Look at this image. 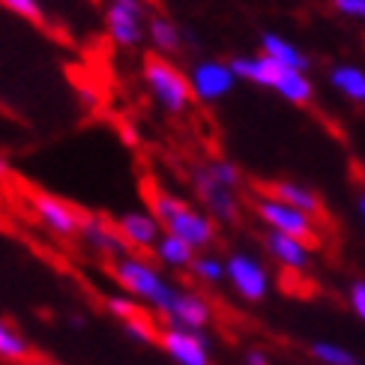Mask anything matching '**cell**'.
I'll return each mask as SVG.
<instances>
[{"instance_id":"cell-1","label":"cell","mask_w":365,"mask_h":365,"mask_svg":"<svg viewBox=\"0 0 365 365\" xmlns=\"http://www.w3.org/2000/svg\"><path fill=\"white\" fill-rule=\"evenodd\" d=\"M147 201H150L147 212L162 225L165 234L182 240L195 252H201V249H207V246L216 242V222H212L207 212L192 210L186 201H180L177 195L165 192L159 186H153L147 192Z\"/></svg>"},{"instance_id":"cell-2","label":"cell","mask_w":365,"mask_h":365,"mask_svg":"<svg viewBox=\"0 0 365 365\" xmlns=\"http://www.w3.org/2000/svg\"><path fill=\"white\" fill-rule=\"evenodd\" d=\"M111 272H114L117 284L126 291V297H132L135 302H144V306H150L156 314L168 312L171 299L180 291V287L165 279L153 264L144 261L141 255H132V252L117 257L111 264Z\"/></svg>"},{"instance_id":"cell-3","label":"cell","mask_w":365,"mask_h":365,"mask_svg":"<svg viewBox=\"0 0 365 365\" xmlns=\"http://www.w3.org/2000/svg\"><path fill=\"white\" fill-rule=\"evenodd\" d=\"M144 81L150 87V93H153V99L168 114H182V111L189 108V102H192L189 78L174 63H168L165 57H153V54H150L144 60Z\"/></svg>"},{"instance_id":"cell-4","label":"cell","mask_w":365,"mask_h":365,"mask_svg":"<svg viewBox=\"0 0 365 365\" xmlns=\"http://www.w3.org/2000/svg\"><path fill=\"white\" fill-rule=\"evenodd\" d=\"M255 212H257V219L269 227V231L294 237V240L306 242V246H312V249L317 246V240H321L317 219H312V216H306V212H299V210L287 207L282 201H272V197H267V195L255 197Z\"/></svg>"},{"instance_id":"cell-5","label":"cell","mask_w":365,"mask_h":365,"mask_svg":"<svg viewBox=\"0 0 365 365\" xmlns=\"http://www.w3.org/2000/svg\"><path fill=\"white\" fill-rule=\"evenodd\" d=\"M225 279L246 302H261L269 294V272L257 257L237 252L225 261Z\"/></svg>"},{"instance_id":"cell-6","label":"cell","mask_w":365,"mask_h":365,"mask_svg":"<svg viewBox=\"0 0 365 365\" xmlns=\"http://www.w3.org/2000/svg\"><path fill=\"white\" fill-rule=\"evenodd\" d=\"M30 210L34 216L39 219V225L45 231H51L54 237H78V227H81V212L75 210L72 204L60 201V197L48 195V192H36L30 197Z\"/></svg>"},{"instance_id":"cell-7","label":"cell","mask_w":365,"mask_h":365,"mask_svg":"<svg viewBox=\"0 0 365 365\" xmlns=\"http://www.w3.org/2000/svg\"><path fill=\"white\" fill-rule=\"evenodd\" d=\"M162 351L171 356L177 365H210V339L204 332H192V329H177V327H165L159 332Z\"/></svg>"},{"instance_id":"cell-8","label":"cell","mask_w":365,"mask_h":365,"mask_svg":"<svg viewBox=\"0 0 365 365\" xmlns=\"http://www.w3.org/2000/svg\"><path fill=\"white\" fill-rule=\"evenodd\" d=\"M192 182H195V192L201 195L204 207L216 216L219 222H237L240 219V201H237V192L222 186V182L207 171V165H197L192 168Z\"/></svg>"},{"instance_id":"cell-9","label":"cell","mask_w":365,"mask_h":365,"mask_svg":"<svg viewBox=\"0 0 365 365\" xmlns=\"http://www.w3.org/2000/svg\"><path fill=\"white\" fill-rule=\"evenodd\" d=\"M165 324L177 327V329H192V332H204L212 321V309L210 302L195 294V291H177V297L171 299L168 312L162 314Z\"/></svg>"},{"instance_id":"cell-10","label":"cell","mask_w":365,"mask_h":365,"mask_svg":"<svg viewBox=\"0 0 365 365\" xmlns=\"http://www.w3.org/2000/svg\"><path fill=\"white\" fill-rule=\"evenodd\" d=\"M114 227H117V234L123 237V242L129 246V252L132 249H138V252H153V246H156V240L162 237V225L150 216L147 210H129V212H123L117 222H114Z\"/></svg>"},{"instance_id":"cell-11","label":"cell","mask_w":365,"mask_h":365,"mask_svg":"<svg viewBox=\"0 0 365 365\" xmlns=\"http://www.w3.org/2000/svg\"><path fill=\"white\" fill-rule=\"evenodd\" d=\"M231 87H234V75H231V69H227L225 63H216V60H204V63H197L192 69V78H189L192 99L216 102Z\"/></svg>"},{"instance_id":"cell-12","label":"cell","mask_w":365,"mask_h":365,"mask_svg":"<svg viewBox=\"0 0 365 365\" xmlns=\"http://www.w3.org/2000/svg\"><path fill=\"white\" fill-rule=\"evenodd\" d=\"M78 237H81L96 255L111 257V261H117V257L129 255V246L123 242V237L117 234V227H114L111 222L99 219V216H81Z\"/></svg>"},{"instance_id":"cell-13","label":"cell","mask_w":365,"mask_h":365,"mask_svg":"<svg viewBox=\"0 0 365 365\" xmlns=\"http://www.w3.org/2000/svg\"><path fill=\"white\" fill-rule=\"evenodd\" d=\"M257 189H264V195L272 197V201H282V204H287V207L306 212V216H312V219H321V216H324V201H321V197H317L312 189L299 186V182L276 180V182H264V186H257Z\"/></svg>"},{"instance_id":"cell-14","label":"cell","mask_w":365,"mask_h":365,"mask_svg":"<svg viewBox=\"0 0 365 365\" xmlns=\"http://www.w3.org/2000/svg\"><path fill=\"white\" fill-rule=\"evenodd\" d=\"M264 249L269 252V257L279 267L291 269V272H306L312 267V246H306V242H299L294 237L267 231L264 234Z\"/></svg>"},{"instance_id":"cell-15","label":"cell","mask_w":365,"mask_h":365,"mask_svg":"<svg viewBox=\"0 0 365 365\" xmlns=\"http://www.w3.org/2000/svg\"><path fill=\"white\" fill-rule=\"evenodd\" d=\"M141 19L144 15H138V12L108 4V9H105V27H108L111 42L120 45V48H135V45H141V39H144Z\"/></svg>"},{"instance_id":"cell-16","label":"cell","mask_w":365,"mask_h":365,"mask_svg":"<svg viewBox=\"0 0 365 365\" xmlns=\"http://www.w3.org/2000/svg\"><path fill=\"white\" fill-rule=\"evenodd\" d=\"M227 69H231L234 78L240 75V78H249L261 87H276L279 75H282V66L272 63L269 57H234L231 63H227Z\"/></svg>"},{"instance_id":"cell-17","label":"cell","mask_w":365,"mask_h":365,"mask_svg":"<svg viewBox=\"0 0 365 365\" xmlns=\"http://www.w3.org/2000/svg\"><path fill=\"white\" fill-rule=\"evenodd\" d=\"M261 45H264V57H269L272 63H279L282 69H291V72H302V75H306L309 57L302 54L299 48H294L287 39H282L276 34H264Z\"/></svg>"},{"instance_id":"cell-18","label":"cell","mask_w":365,"mask_h":365,"mask_svg":"<svg viewBox=\"0 0 365 365\" xmlns=\"http://www.w3.org/2000/svg\"><path fill=\"white\" fill-rule=\"evenodd\" d=\"M153 255H156V261L165 264L168 269H189L197 252L192 246H186L182 240L162 231V237L156 240V246H153Z\"/></svg>"},{"instance_id":"cell-19","label":"cell","mask_w":365,"mask_h":365,"mask_svg":"<svg viewBox=\"0 0 365 365\" xmlns=\"http://www.w3.org/2000/svg\"><path fill=\"white\" fill-rule=\"evenodd\" d=\"M276 90H279V93H282L287 102H297V105H306V102H312V96H314L312 81H309L302 72H291V69H282L279 81H276Z\"/></svg>"},{"instance_id":"cell-20","label":"cell","mask_w":365,"mask_h":365,"mask_svg":"<svg viewBox=\"0 0 365 365\" xmlns=\"http://www.w3.org/2000/svg\"><path fill=\"white\" fill-rule=\"evenodd\" d=\"M329 81L336 90L354 102H365V72L356 66H336L329 72Z\"/></svg>"},{"instance_id":"cell-21","label":"cell","mask_w":365,"mask_h":365,"mask_svg":"<svg viewBox=\"0 0 365 365\" xmlns=\"http://www.w3.org/2000/svg\"><path fill=\"white\" fill-rule=\"evenodd\" d=\"M27 356H30V341L9 321L0 317V359H6V362H24Z\"/></svg>"},{"instance_id":"cell-22","label":"cell","mask_w":365,"mask_h":365,"mask_svg":"<svg viewBox=\"0 0 365 365\" xmlns=\"http://www.w3.org/2000/svg\"><path fill=\"white\" fill-rule=\"evenodd\" d=\"M147 36H150V42H153L162 54H174L180 48V39H182L177 24H171L168 19H162V15H153V19H150Z\"/></svg>"},{"instance_id":"cell-23","label":"cell","mask_w":365,"mask_h":365,"mask_svg":"<svg viewBox=\"0 0 365 365\" xmlns=\"http://www.w3.org/2000/svg\"><path fill=\"white\" fill-rule=\"evenodd\" d=\"M312 356L321 365H359V356L351 351V347L336 344V341H314Z\"/></svg>"},{"instance_id":"cell-24","label":"cell","mask_w":365,"mask_h":365,"mask_svg":"<svg viewBox=\"0 0 365 365\" xmlns=\"http://www.w3.org/2000/svg\"><path fill=\"white\" fill-rule=\"evenodd\" d=\"M189 269L197 282H207V284H216L225 279V261H219V257H212V255H195Z\"/></svg>"},{"instance_id":"cell-25","label":"cell","mask_w":365,"mask_h":365,"mask_svg":"<svg viewBox=\"0 0 365 365\" xmlns=\"http://www.w3.org/2000/svg\"><path fill=\"white\" fill-rule=\"evenodd\" d=\"M123 332L132 341H138V344H153L159 339V329H156V324L150 321L147 314H138V317H132V321H126Z\"/></svg>"},{"instance_id":"cell-26","label":"cell","mask_w":365,"mask_h":365,"mask_svg":"<svg viewBox=\"0 0 365 365\" xmlns=\"http://www.w3.org/2000/svg\"><path fill=\"white\" fill-rule=\"evenodd\" d=\"M105 309H108V314H114L120 324H126V321H132V317L144 314L141 302H135V299L126 297V294H114V297H108V299H105Z\"/></svg>"},{"instance_id":"cell-27","label":"cell","mask_w":365,"mask_h":365,"mask_svg":"<svg viewBox=\"0 0 365 365\" xmlns=\"http://www.w3.org/2000/svg\"><path fill=\"white\" fill-rule=\"evenodd\" d=\"M0 6H6L9 12L21 15V19L34 21V24H42L45 21V12H42L39 0H0Z\"/></svg>"},{"instance_id":"cell-28","label":"cell","mask_w":365,"mask_h":365,"mask_svg":"<svg viewBox=\"0 0 365 365\" xmlns=\"http://www.w3.org/2000/svg\"><path fill=\"white\" fill-rule=\"evenodd\" d=\"M207 171L216 177L222 186H227V189H237V186H240V171H237V165H231V162L216 159V162H210V165H207Z\"/></svg>"},{"instance_id":"cell-29","label":"cell","mask_w":365,"mask_h":365,"mask_svg":"<svg viewBox=\"0 0 365 365\" xmlns=\"http://www.w3.org/2000/svg\"><path fill=\"white\" fill-rule=\"evenodd\" d=\"M347 302H351L354 314L365 321V282H354L351 284V291H347Z\"/></svg>"},{"instance_id":"cell-30","label":"cell","mask_w":365,"mask_h":365,"mask_svg":"<svg viewBox=\"0 0 365 365\" xmlns=\"http://www.w3.org/2000/svg\"><path fill=\"white\" fill-rule=\"evenodd\" d=\"M332 6L351 19H365V0H332Z\"/></svg>"},{"instance_id":"cell-31","label":"cell","mask_w":365,"mask_h":365,"mask_svg":"<svg viewBox=\"0 0 365 365\" xmlns=\"http://www.w3.org/2000/svg\"><path fill=\"white\" fill-rule=\"evenodd\" d=\"M246 365H272V362H269L267 351H261V347H252V351L246 354Z\"/></svg>"},{"instance_id":"cell-32","label":"cell","mask_w":365,"mask_h":365,"mask_svg":"<svg viewBox=\"0 0 365 365\" xmlns=\"http://www.w3.org/2000/svg\"><path fill=\"white\" fill-rule=\"evenodd\" d=\"M108 4H114V6H123V9H132V12L144 15V0H108Z\"/></svg>"},{"instance_id":"cell-33","label":"cell","mask_w":365,"mask_h":365,"mask_svg":"<svg viewBox=\"0 0 365 365\" xmlns=\"http://www.w3.org/2000/svg\"><path fill=\"white\" fill-rule=\"evenodd\" d=\"M6 174H9V162H6L4 156H0V180H4Z\"/></svg>"},{"instance_id":"cell-34","label":"cell","mask_w":365,"mask_h":365,"mask_svg":"<svg viewBox=\"0 0 365 365\" xmlns=\"http://www.w3.org/2000/svg\"><path fill=\"white\" fill-rule=\"evenodd\" d=\"M359 216H362V222H365V195L359 197Z\"/></svg>"},{"instance_id":"cell-35","label":"cell","mask_w":365,"mask_h":365,"mask_svg":"<svg viewBox=\"0 0 365 365\" xmlns=\"http://www.w3.org/2000/svg\"><path fill=\"white\" fill-rule=\"evenodd\" d=\"M27 365H51V362H27Z\"/></svg>"}]
</instances>
